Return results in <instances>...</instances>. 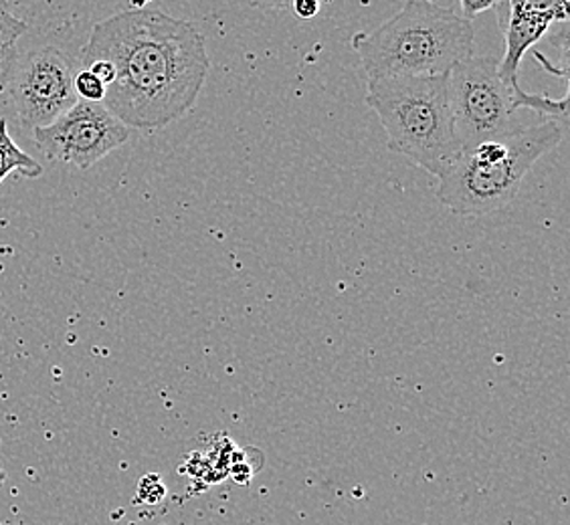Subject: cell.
<instances>
[{"mask_svg":"<svg viewBox=\"0 0 570 525\" xmlns=\"http://www.w3.org/2000/svg\"><path fill=\"white\" fill-rule=\"evenodd\" d=\"M108 61L116 77L104 106L130 130H160L195 108L210 59L193 22L154 9H132L99 21L81 66Z\"/></svg>","mask_w":570,"mask_h":525,"instance_id":"6da1fadb","label":"cell"},{"mask_svg":"<svg viewBox=\"0 0 570 525\" xmlns=\"http://www.w3.org/2000/svg\"><path fill=\"white\" fill-rule=\"evenodd\" d=\"M475 31L451 7L411 0L393 19L352 37L368 79L443 76L473 57Z\"/></svg>","mask_w":570,"mask_h":525,"instance_id":"7a4b0ae2","label":"cell"},{"mask_svg":"<svg viewBox=\"0 0 570 525\" xmlns=\"http://www.w3.org/2000/svg\"><path fill=\"white\" fill-rule=\"evenodd\" d=\"M564 136L567 126L544 120L461 152L439 178V202L460 217L492 215L514 200L528 172Z\"/></svg>","mask_w":570,"mask_h":525,"instance_id":"3957f363","label":"cell"},{"mask_svg":"<svg viewBox=\"0 0 570 525\" xmlns=\"http://www.w3.org/2000/svg\"><path fill=\"white\" fill-rule=\"evenodd\" d=\"M366 103L383 123L389 148L429 175L441 178L458 160L448 73L368 79Z\"/></svg>","mask_w":570,"mask_h":525,"instance_id":"277c9868","label":"cell"},{"mask_svg":"<svg viewBox=\"0 0 570 525\" xmlns=\"http://www.w3.org/2000/svg\"><path fill=\"white\" fill-rule=\"evenodd\" d=\"M500 59L470 57L448 73L451 118L461 152L518 131L512 91L498 76Z\"/></svg>","mask_w":570,"mask_h":525,"instance_id":"5b68a950","label":"cell"},{"mask_svg":"<svg viewBox=\"0 0 570 525\" xmlns=\"http://www.w3.org/2000/svg\"><path fill=\"white\" fill-rule=\"evenodd\" d=\"M77 73L76 59L57 47L37 49L22 63H17L9 79V91L27 130L45 128L76 106Z\"/></svg>","mask_w":570,"mask_h":525,"instance_id":"8992f818","label":"cell"},{"mask_svg":"<svg viewBox=\"0 0 570 525\" xmlns=\"http://www.w3.org/2000/svg\"><path fill=\"white\" fill-rule=\"evenodd\" d=\"M130 128L104 103L77 99L76 106L49 126L33 131V142L49 160L86 170L128 142Z\"/></svg>","mask_w":570,"mask_h":525,"instance_id":"52a82bcc","label":"cell"},{"mask_svg":"<svg viewBox=\"0 0 570 525\" xmlns=\"http://www.w3.org/2000/svg\"><path fill=\"white\" fill-rule=\"evenodd\" d=\"M569 2H495L500 27L504 33L505 51L498 63V76L508 88L520 86V66L530 47L549 33L550 24L569 19Z\"/></svg>","mask_w":570,"mask_h":525,"instance_id":"ba28073f","label":"cell"},{"mask_svg":"<svg viewBox=\"0 0 570 525\" xmlns=\"http://www.w3.org/2000/svg\"><path fill=\"white\" fill-rule=\"evenodd\" d=\"M12 172L24 178H39L43 175V166L12 142L9 123L7 120H0V182Z\"/></svg>","mask_w":570,"mask_h":525,"instance_id":"9c48e42d","label":"cell"},{"mask_svg":"<svg viewBox=\"0 0 570 525\" xmlns=\"http://www.w3.org/2000/svg\"><path fill=\"white\" fill-rule=\"evenodd\" d=\"M512 108L514 111L532 110L540 116H549L550 120L559 121L567 126V108H569V98L552 99L549 96H538V93H528L522 88L512 91Z\"/></svg>","mask_w":570,"mask_h":525,"instance_id":"30bf717a","label":"cell"},{"mask_svg":"<svg viewBox=\"0 0 570 525\" xmlns=\"http://www.w3.org/2000/svg\"><path fill=\"white\" fill-rule=\"evenodd\" d=\"M27 29H29L27 22L9 12L4 4H0V49L14 47L22 34L27 33Z\"/></svg>","mask_w":570,"mask_h":525,"instance_id":"8fae6325","label":"cell"},{"mask_svg":"<svg viewBox=\"0 0 570 525\" xmlns=\"http://www.w3.org/2000/svg\"><path fill=\"white\" fill-rule=\"evenodd\" d=\"M73 86H76L77 99L81 101L101 103L106 98V86L94 73H89L88 69H81L77 73Z\"/></svg>","mask_w":570,"mask_h":525,"instance_id":"7c38bea8","label":"cell"},{"mask_svg":"<svg viewBox=\"0 0 570 525\" xmlns=\"http://www.w3.org/2000/svg\"><path fill=\"white\" fill-rule=\"evenodd\" d=\"M165 495L166 487L165 483L160 482V477L158 475H148L138 485L136 499H138V504L156 505L165 499Z\"/></svg>","mask_w":570,"mask_h":525,"instance_id":"4fadbf2b","label":"cell"},{"mask_svg":"<svg viewBox=\"0 0 570 525\" xmlns=\"http://www.w3.org/2000/svg\"><path fill=\"white\" fill-rule=\"evenodd\" d=\"M19 63V51L17 47L0 49V88L11 79L14 67Z\"/></svg>","mask_w":570,"mask_h":525,"instance_id":"5bb4252c","label":"cell"},{"mask_svg":"<svg viewBox=\"0 0 570 525\" xmlns=\"http://www.w3.org/2000/svg\"><path fill=\"white\" fill-rule=\"evenodd\" d=\"M460 7H461V12H463V14H461V17H463V19H465V21L472 22L473 19H475V17H478V14H480V12L492 11V9H494V7H495V2H492V0H490V2H475V0H461Z\"/></svg>","mask_w":570,"mask_h":525,"instance_id":"9a60e30c","label":"cell"},{"mask_svg":"<svg viewBox=\"0 0 570 525\" xmlns=\"http://www.w3.org/2000/svg\"><path fill=\"white\" fill-rule=\"evenodd\" d=\"M320 9H322V4L318 0H297V2H294V12L299 19H306V21L318 17Z\"/></svg>","mask_w":570,"mask_h":525,"instance_id":"2e32d148","label":"cell"},{"mask_svg":"<svg viewBox=\"0 0 570 525\" xmlns=\"http://www.w3.org/2000/svg\"><path fill=\"white\" fill-rule=\"evenodd\" d=\"M7 482V475H4V470L0 469V485Z\"/></svg>","mask_w":570,"mask_h":525,"instance_id":"e0dca14e","label":"cell"},{"mask_svg":"<svg viewBox=\"0 0 570 525\" xmlns=\"http://www.w3.org/2000/svg\"><path fill=\"white\" fill-rule=\"evenodd\" d=\"M0 525H4V524H0Z\"/></svg>","mask_w":570,"mask_h":525,"instance_id":"ac0fdd59","label":"cell"}]
</instances>
